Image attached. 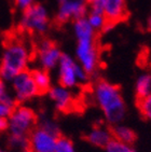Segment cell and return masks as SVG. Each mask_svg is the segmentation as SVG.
<instances>
[{"mask_svg": "<svg viewBox=\"0 0 151 152\" xmlns=\"http://www.w3.org/2000/svg\"><path fill=\"white\" fill-rule=\"evenodd\" d=\"M86 20L90 24V26L93 28L95 31L98 30H104L105 26L107 25V20L105 18L104 13L102 11L97 10H90L89 14H86Z\"/></svg>", "mask_w": 151, "mask_h": 152, "instance_id": "ac0fdd59", "label": "cell"}, {"mask_svg": "<svg viewBox=\"0 0 151 152\" xmlns=\"http://www.w3.org/2000/svg\"><path fill=\"white\" fill-rule=\"evenodd\" d=\"M15 2V6L18 7V9L24 11V10H26L27 8H29L30 6L34 4V0H14Z\"/></svg>", "mask_w": 151, "mask_h": 152, "instance_id": "d4e9b609", "label": "cell"}, {"mask_svg": "<svg viewBox=\"0 0 151 152\" xmlns=\"http://www.w3.org/2000/svg\"><path fill=\"white\" fill-rule=\"evenodd\" d=\"M16 102H23L40 95L30 71H23L11 80Z\"/></svg>", "mask_w": 151, "mask_h": 152, "instance_id": "ba28073f", "label": "cell"}, {"mask_svg": "<svg viewBox=\"0 0 151 152\" xmlns=\"http://www.w3.org/2000/svg\"><path fill=\"white\" fill-rule=\"evenodd\" d=\"M57 135L48 132L40 126L29 133V151L30 152H54Z\"/></svg>", "mask_w": 151, "mask_h": 152, "instance_id": "9c48e42d", "label": "cell"}, {"mask_svg": "<svg viewBox=\"0 0 151 152\" xmlns=\"http://www.w3.org/2000/svg\"><path fill=\"white\" fill-rule=\"evenodd\" d=\"M106 152H137V150L133 147V145L125 143L117 139H111L105 147Z\"/></svg>", "mask_w": 151, "mask_h": 152, "instance_id": "d6986e66", "label": "cell"}, {"mask_svg": "<svg viewBox=\"0 0 151 152\" xmlns=\"http://www.w3.org/2000/svg\"><path fill=\"white\" fill-rule=\"evenodd\" d=\"M21 152H30V151H21Z\"/></svg>", "mask_w": 151, "mask_h": 152, "instance_id": "83f0119b", "label": "cell"}, {"mask_svg": "<svg viewBox=\"0 0 151 152\" xmlns=\"http://www.w3.org/2000/svg\"><path fill=\"white\" fill-rule=\"evenodd\" d=\"M57 67L59 85L64 88H76L79 83H84L89 80V75L84 69L68 54L62 53Z\"/></svg>", "mask_w": 151, "mask_h": 152, "instance_id": "3957f363", "label": "cell"}, {"mask_svg": "<svg viewBox=\"0 0 151 152\" xmlns=\"http://www.w3.org/2000/svg\"><path fill=\"white\" fill-rule=\"evenodd\" d=\"M111 134H112L113 139H117L125 143H130V145H133L137 138L136 133L133 129L125 125H121V124H116L113 126L111 129Z\"/></svg>", "mask_w": 151, "mask_h": 152, "instance_id": "4fadbf2b", "label": "cell"}, {"mask_svg": "<svg viewBox=\"0 0 151 152\" xmlns=\"http://www.w3.org/2000/svg\"><path fill=\"white\" fill-rule=\"evenodd\" d=\"M0 152H7L6 150H3V149H0Z\"/></svg>", "mask_w": 151, "mask_h": 152, "instance_id": "4316f807", "label": "cell"}, {"mask_svg": "<svg viewBox=\"0 0 151 152\" xmlns=\"http://www.w3.org/2000/svg\"><path fill=\"white\" fill-rule=\"evenodd\" d=\"M13 109H14V107L8 105L6 102H0V118H7L8 119Z\"/></svg>", "mask_w": 151, "mask_h": 152, "instance_id": "cb8c5ba5", "label": "cell"}, {"mask_svg": "<svg viewBox=\"0 0 151 152\" xmlns=\"http://www.w3.org/2000/svg\"><path fill=\"white\" fill-rule=\"evenodd\" d=\"M50 20L47 9L40 3H34L32 6L23 11L21 20V27L32 34L42 35L49 29Z\"/></svg>", "mask_w": 151, "mask_h": 152, "instance_id": "5b68a950", "label": "cell"}, {"mask_svg": "<svg viewBox=\"0 0 151 152\" xmlns=\"http://www.w3.org/2000/svg\"><path fill=\"white\" fill-rule=\"evenodd\" d=\"M30 52L24 42L12 40L7 44L0 61V79L11 81L18 73L27 70Z\"/></svg>", "mask_w": 151, "mask_h": 152, "instance_id": "7a4b0ae2", "label": "cell"}, {"mask_svg": "<svg viewBox=\"0 0 151 152\" xmlns=\"http://www.w3.org/2000/svg\"><path fill=\"white\" fill-rule=\"evenodd\" d=\"M50 98L55 104L57 110L62 112H68L73 109V97L70 92V88H67L62 85L51 86L48 91Z\"/></svg>", "mask_w": 151, "mask_h": 152, "instance_id": "8fae6325", "label": "cell"}, {"mask_svg": "<svg viewBox=\"0 0 151 152\" xmlns=\"http://www.w3.org/2000/svg\"><path fill=\"white\" fill-rule=\"evenodd\" d=\"M93 95L108 123L116 125L122 122L126 106L118 85L106 80H98L94 85Z\"/></svg>", "mask_w": 151, "mask_h": 152, "instance_id": "6da1fadb", "label": "cell"}, {"mask_svg": "<svg viewBox=\"0 0 151 152\" xmlns=\"http://www.w3.org/2000/svg\"><path fill=\"white\" fill-rule=\"evenodd\" d=\"M9 129V122L7 118H0V133H4Z\"/></svg>", "mask_w": 151, "mask_h": 152, "instance_id": "484cf974", "label": "cell"}, {"mask_svg": "<svg viewBox=\"0 0 151 152\" xmlns=\"http://www.w3.org/2000/svg\"><path fill=\"white\" fill-rule=\"evenodd\" d=\"M135 93L137 99L150 96L151 93V76L150 73H142L138 77L135 84Z\"/></svg>", "mask_w": 151, "mask_h": 152, "instance_id": "2e32d148", "label": "cell"}, {"mask_svg": "<svg viewBox=\"0 0 151 152\" xmlns=\"http://www.w3.org/2000/svg\"><path fill=\"white\" fill-rule=\"evenodd\" d=\"M37 114L32 108L26 106H15L8 118L9 129L8 131L12 135L28 136L29 133L37 125Z\"/></svg>", "mask_w": 151, "mask_h": 152, "instance_id": "277c9868", "label": "cell"}, {"mask_svg": "<svg viewBox=\"0 0 151 152\" xmlns=\"http://www.w3.org/2000/svg\"><path fill=\"white\" fill-rule=\"evenodd\" d=\"M30 72H32V79L35 81V84L39 91V94L41 95V94L48 93L50 88L52 86L49 72L43 69H37V70L30 71Z\"/></svg>", "mask_w": 151, "mask_h": 152, "instance_id": "9a60e30c", "label": "cell"}, {"mask_svg": "<svg viewBox=\"0 0 151 152\" xmlns=\"http://www.w3.org/2000/svg\"><path fill=\"white\" fill-rule=\"evenodd\" d=\"M38 126L44 129L45 131H48V132H51V133H53V134L59 136V129H58L57 124L53 120H51V119H45V118H43L42 120L39 121Z\"/></svg>", "mask_w": 151, "mask_h": 152, "instance_id": "603a6c76", "label": "cell"}, {"mask_svg": "<svg viewBox=\"0 0 151 152\" xmlns=\"http://www.w3.org/2000/svg\"><path fill=\"white\" fill-rule=\"evenodd\" d=\"M54 152H76L75 143L71 139L65 136H58Z\"/></svg>", "mask_w": 151, "mask_h": 152, "instance_id": "ffe728a7", "label": "cell"}, {"mask_svg": "<svg viewBox=\"0 0 151 152\" xmlns=\"http://www.w3.org/2000/svg\"><path fill=\"white\" fill-rule=\"evenodd\" d=\"M62 52L59 48L51 40H42L37 48V58L43 70H51L57 67Z\"/></svg>", "mask_w": 151, "mask_h": 152, "instance_id": "30bf717a", "label": "cell"}, {"mask_svg": "<svg viewBox=\"0 0 151 152\" xmlns=\"http://www.w3.org/2000/svg\"><path fill=\"white\" fill-rule=\"evenodd\" d=\"M0 102H3L8 104V105L12 106V107H15L16 106V100H15L14 96L10 95L9 92H8V88H7L6 81L0 79Z\"/></svg>", "mask_w": 151, "mask_h": 152, "instance_id": "7402d4cb", "label": "cell"}, {"mask_svg": "<svg viewBox=\"0 0 151 152\" xmlns=\"http://www.w3.org/2000/svg\"><path fill=\"white\" fill-rule=\"evenodd\" d=\"M7 146H8V149L11 152L29 151L28 136H20V135L10 134Z\"/></svg>", "mask_w": 151, "mask_h": 152, "instance_id": "e0dca14e", "label": "cell"}, {"mask_svg": "<svg viewBox=\"0 0 151 152\" xmlns=\"http://www.w3.org/2000/svg\"><path fill=\"white\" fill-rule=\"evenodd\" d=\"M76 57L77 63L84 69L89 76L95 72L98 68L99 61V52L96 43V37L78 39L76 47Z\"/></svg>", "mask_w": 151, "mask_h": 152, "instance_id": "8992f818", "label": "cell"}, {"mask_svg": "<svg viewBox=\"0 0 151 152\" xmlns=\"http://www.w3.org/2000/svg\"><path fill=\"white\" fill-rule=\"evenodd\" d=\"M73 32L77 40L96 37V31L90 26L86 18H81L73 20Z\"/></svg>", "mask_w": 151, "mask_h": 152, "instance_id": "5bb4252c", "label": "cell"}, {"mask_svg": "<svg viewBox=\"0 0 151 152\" xmlns=\"http://www.w3.org/2000/svg\"><path fill=\"white\" fill-rule=\"evenodd\" d=\"M58 10L56 13V20L64 24L70 20H76L85 18L87 14L86 0H57Z\"/></svg>", "mask_w": 151, "mask_h": 152, "instance_id": "52a82bcc", "label": "cell"}, {"mask_svg": "<svg viewBox=\"0 0 151 152\" xmlns=\"http://www.w3.org/2000/svg\"><path fill=\"white\" fill-rule=\"evenodd\" d=\"M137 104H138V108H139L142 118L146 120H149L151 118V96L137 99Z\"/></svg>", "mask_w": 151, "mask_h": 152, "instance_id": "44dd1931", "label": "cell"}, {"mask_svg": "<svg viewBox=\"0 0 151 152\" xmlns=\"http://www.w3.org/2000/svg\"><path fill=\"white\" fill-rule=\"evenodd\" d=\"M85 139L87 140V142H90L93 146L105 148L107 146V143L112 139L111 129L100 125L94 126L93 129L86 134Z\"/></svg>", "mask_w": 151, "mask_h": 152, "instance_id": "7c38bea8", "label": "cell"}]
</instances>
